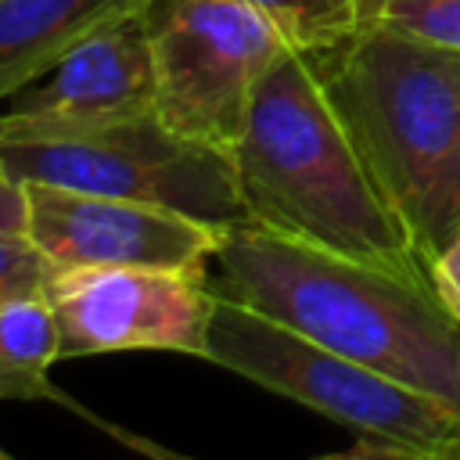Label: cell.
Returning a JSON list of instances; mask_svg holds the SVG:
<instances>
[{"mask_svg": "<svg viewBox=\"0 0 460 460\" xmlns=\"http://www.w3.org/2000/svg\"><path fill=\"white\" fill-rule=\"evenodd\" d=\"M230 162L248 223L428 280L406 216L370 176L305 50L291 47L262 72Z\"/></svg>", "mask_w": 460, "mask_h": 460, "instance_id": "1", "label": "cell"}, {"mask_svg": "<svg viewBox=\"0 0 460 460\" xmlns=\"http://www.w3.org/2000/svg\"><path fill=\"white\" fill-rule=\"evenodd\" d=\"M219 280L255 309L460 413V320L431 280L331 255L248 219L223 230Z\"/></svg>", "mask_w": 460, "mask_h": 460, "instance_id": "2", "label": "cell"}, {"mask_svg": "<svg viewBox=\"0 0 460 460\" xmlns=\"http://www.w3.org/2000/svg\"><path fill=\"white\" fill-rule=\"evenodd\" d=\"M305 54L370 176L413 230L460 147V50L363 25L338 47Z\"/></svg>", "mask_w": 460, "mask_h": 460, "instance_id": "3", "label": "cell"}, {"mask_svg": "<svg viewBox=\"0 0 460 460\" xmlns=\"http://www.w3.org/2000/svg\"><path fill=\"white\" fill-rule=\"evenodd\" d=\"M0 162L18 183L151 201L212 226L244 219L230 155L180 137L155 111L83 126L0 122Z\"/></svg>", "mask_w": 460, "mask_h": 460, "instance_id": "4", "label": "cell"}, {"mask_svg": "<svg viewBox=\"0 0 460 460\" xmlns=\"http://www.w3.org/2000/svg\"><path fill=\"white\" fill-rule=\"evenodd\" d=\"M212 288L216 309L208 327V363L302 402L363 438H385L435 456L460 435V413L442 402L255 309L223 284L212 280Z\"/></svg>", "mask_w": 460, "mask_h": 460, "instance_id": "5", "label": "cell"}, {"mask_svg": "<svg viewBox=\"0 0 460 460\" xmlns=\"http://www.w3.org/2000/svg\"><path fill=\"white\" fill-rule=\"evenodd\" d=\"M144 14L155 115L180 137L230 155L262 72L291 40L244 0H147Z\"/></svg>", "mask_w": 460, "mask_h": 460, "instance_id": "6", "label": "cell"}, {"mask_svg": "<svg viewBox=\"0 0 460 460\" xmlns=\"http://www.w3.org/2000/svg\"><path fill=\"white\" fill-rule=\"evenodd\" d=\"M58 359L104 352H183L208 359L216 288L208 273L86 266L50 270Z\"/></svg>", "mask_w": 460, "mask_h": 460, "instance_id": "7", "label": "cell"}, {"mask_svg": "<svg viewBox=\"0 0 460 460\" xmlns=\"http://www.w3.org/2000/svg\"><path fill=\"white\" fill-rule=\"evenodd\" d=\"M22 234L54 270L140 266L205 273L219 255L223 230L165 205L68 190L50 183H22Z\"/></svg>", "mask_w": 460, "mask_h": 460, "instance_id": "8", "label": "cell"}, {"mask_svg": "<svg viewBox=\"0 0 460 460\" xmlns=\"http://www.w3.org/2000/svg\"><path fill=\"white\" fill-rule=\"evenodd\" d=\"M147 4L129 7L75 47L43 75L0 104V122L18 126H83L155 111V54L147 36Z\"/></svg>", "mask_w": 460, "mask_h": 460, "instance_id": "9", "label": "cell"}, {"mask_svg": "<svg viewBox=\"0 0 460 460\" xmlns=\"http://www.w3.org/2000/svg\"><path fill=\"white\" fill-rule=\"evenodd\" d=\"M147 0H0V104L108 18Z\"/></svg>", "mask_w": 460, "mask_h": 460, "instance_id": "10", "label": "cell"}, {"mask_svg": "<svg viewBox=\"0 0 460 460\" xmlns=\"http://www.w3.org/2000/svg\"><path fill=\"white\" fill-rule=\"evenodd\" d=\"M54 359H58V323L47 295L0 305V399L4 402L61 399L65 406H75L47 377Z\"/></svg>", "mask_w": 460, "mask_h": 460, "instance_id": "11", "label": "cell"}, {"mask_svg": "<svg viewBox=\"0 0 460 460\" xmlns=\"http://www.w3.org/2000/svg\"><path fill=\"white\" fill-rule=\"evenodd\" d=\"M270 14L291 47L331 50L370 22L374 0H244Z\"/></svg>", "mask_w": 460, "mask_h": 460, "instance_id": "12", "label": "cell"}, {"mask_svg": "<svg viewBox=\"0 0 460 460\" xmlns=\"http://www.w3.org/2000/svg\"><path fill=\"white\" fill-rule=\"evenodd\" d=\"M367 25H388L413 40L460 50V0H374Z\"/></svg>", "mask_w": 460, "mask_h": 460, "instance_id": "13", "label": "cell"}, {"mask_svg": "<svg viewBox=\"0 0 460 460\" xmlns=\"http://www.w3.org/2000/svg\"><path fill=\"white\" fill-rule=\"evenodd\" d=\"M456 226H460V147L413 216V237L424 262L456 234Z\"/></svg>", "mask_w": 460, "mask_h": 460, "instance_id": "14", "label": "cell"}, {"mask_svg": "<svg viewBox=\"0 0 460 460\" xmlns=\"http://www.w3.org/2000/svg\"><path fill=\"white\" fill-rule=\"evenodd\" d=\"M50 270L54 266L40 255V248L22 230L0 234V305L47 295Z\"/></svg>", "mask_w": 460, "mask_h": 460, "instance_id": "15", "label": "cell"}, {"mask_svg": "<svg viewBox=\"0 0 460 460\" xmlns=\"http://www.w3.org/2000/svg\"><path fill=\"white\" fill-rule=\"evenodd\" d=\"M104 428H108L122 446L137 449V453L147 456V460H201V456H187V453H176V449H169V446H158V442H151V438H144V435L111 428V424H104ZM313 460H431V456L420 453V449H410V446H395V442H385V438H363V435H359L356 446H349V449H341V453L313 456Z\"/></svg>", "mask_w": 460, "mask_h": 460, "instance_id": "16", "label": "cell"}, {"mask_svg": "<svg viewBox=\"0 0 460 460\" xmlns=\"http://www.w3.org/2000/svg\"><path fill=\"white\" fill-rule=\"evenodd\" d=\"M428 280L438 302L449 309V316L460 320V226L456 234L428 259Z\"/></svg>", "mask_w": 460, "mask_h": 460, "instance_id": "17", "label": "cell"}, {"mask_svg": "<svg viewBox=\"0 0 460 460\" xmlns=\"http://www.w3.org/2000/svg\"><path fill=\"white\" fill-rule=\"evenodd\" d=\"M22 223H25V190L0 162V234L22 230Z\"/></svg>", "mask_w": 460, "mask_h": 460, "instance_id": "18", "label": "cell"}, {"mask_svg": "<svg viewBox=\"0 0 460 460\" xmlns=\"http://www.w3.org/2000/svg\"><path fill=\"white\" fill-rule=\"evenodd\" d=\"M431 460H460V435H456V438H449V442H446Z\"/></svg>", "mask_w": 460, "mask_h": 460, "instance_id": "19", "label": "cell"}, {"mask_svg": "<svg viewBox=\"0 0 460 460\" xmlns=\"http://www.w3.org/2000/svg\"><path fill=\"white\" fill-rule=\"evenodd\" d=\"M0 460H14V456H7V453H4V449H0Z\"/></svg>", "mask_w": 460, "mask_h": 460, "instance_id": "20", "label": "cell"}]
</instances>
